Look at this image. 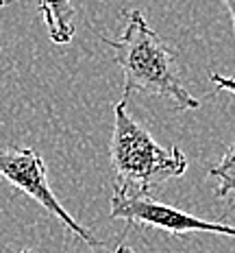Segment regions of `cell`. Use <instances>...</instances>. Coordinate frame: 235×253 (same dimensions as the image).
Returning a JSON list of instances; mask_svg holds the SVG:
<instances>
[{
  "label": "cell",
  "mask_w": 235,
  "mask_h": 253,
  "mask_svg": "<svg viewBox=\"0 0 235 253\" xmlns=\"http://www.w3.org/2000/svg\"><path fill=\"white\" fill-rule=\"evenodd\" d=\"M224 4H227L229 13H231V20H233V35H235V0H222Z\"/></svg>",
  "instance_id": "ba28073f"
},
{
  "label": "cell",
  "mask_w": 235,
  "mask_h": 253,
  "mask_svg": "<svg viewBox=\"0 0 235 253\" xmlns=\"http://www.w3.org/2000/svg\"><path fill=\"white\" fill-rule=\"evenodd\" d=\"M18 253H35L33 249H22V251H18Z\"/></svg>",
  "instance_id": "8fae6325"
},
{
  "label": "cell",
  "mask_w": 235,
  "mask_h": 253,
  "mask_svg": "<svg viewBox=\"0 0 235 253\" xmlns=\"http://www.w3.org/2000/svg\"><path fill=\"white\" fill-rule=\"evenodd\" d=\"M0 177L15 186L20 192L29 194L33 201H37L46 212L61 220L78 240H83L90 249H101L104 247L101 240L94 238V234L81 223H76L66 208L59 203L57 194L52 192L48 183V172H46L44 160L35 153L31 146H0Z\"/></svg>",
  "instance_id": "3957f363"
},
{
  "label": "cell",
  "mask_w": 235,
  "mask_h": 253,
  "mask_svg": "<svg viewBox=\"0 0 235 253\" xmlns=\"http://www.w3.org/2000/svg\"><path fill=\"white\" fill-rule=\"evenodd\" d=\"M111 253H135V251L131 249V247L124 245V240H120V242H118V247H116V251H111Z\"/></svg>",
  "instance_id": "9c48e42d"
},
{
  "label": "cell",
  "mask_w": 235,
  "mask_h": 253,
  "mask_svg": "<svg viewBox=\"0 0 235 253\" xmlns=\"http://www.w3.org/2000/svg\"><path fill=\"white\" fill-rule=\"evenodd\" d=\"M209 177H213L218 181L216 194L220 199L235 194V142L227 149L222 160L209 170Z\"/></svg>",
  "instance_id": "8992f818"
},
{
  "label": "cell",
  "mask_w": 235,
  "mask_h": 253,
  "mask_svg": "<svg viewBox=\"0 0 235 253\" xmlns=\"http://www.w3.org/2000/svg\"><path fill=\"white\" fill-rule=\"evenodd\" d=\"M113 50V61L122 68L124 96L142 92L168 98L179 109H198L201 101L185 89L176 66V55L146 22L139 9L127 13V26L118 40L102 38Z\"/></svg>",
  "instance_id": "7a4b0ae2"
},
{
  "label": "cell",
  "mask_w": 235,
  "mask_h": 253,
  "mask_svg": "<svg viewBox=\"0 0 235 253\" xmlns=\"http://www.w3.org/2000/svg\"><path fill=\"white\" fill-rule=\"evenodd\" d=\"M111 218H122L127 225H144V227H155L168 234H194V231H205V234H220L235 238L233 225L216 223V220H205L183 212L179 208H172L168 203L155 201L153 197H111Z\"/></svg>",
  "instance_id": "277c9868"
},
{
  "label": "cell",
  "mask_w": 235,
  "mask_h": 253,
  "mask_svg": "<svg viewBox=\"0 0 235 253\" xmlns=\"http://www.w3.org/2000/svg\"><path fill=\"white\" fill-rule=\"evenodd\" d=\"M41 20L48 26V35L55 44H67L74 38V2L72 0H35Z\"/></svg>",
  "instance_id": "5b68a950"
},
{
  "label": "cell",
  "mask_w": 235,
  "mask_h": 253,
  "mask_svg": "<svg viewBox=\"0 0 235 253\" xmlns=\"http://www.w3.org/2000/svg\"><path fill=\"white\" fill-rule=\"evenodd\" d=\"M209 79H211V83H216L220 89H227L229 94H233L235 96V79L231 77H222V75H218V72H211L209 75Z\"/></svg>",
  "instance_id": "52a82bcc"
},
{
  "label": "cell",
  "mask_w": 235,
  "mask_h": 253,
  "mask_svg": "<svg viewBox=\"0 0 235 253\" xmlns=\"http://www.w3.org/2000/svg\"><path fill=\"white\" fill-rule=\"evenodd\" d=\"M129 98L113 107V129L109 142V166L116 197H150L164 181L183 177L187 157L179 146H164L127 109Z\"/></svg>",
  "instance_id": "6da1fadb"
},
{
  "label": "cell",
  "mask_w": 235,
  "mask_h": 253,
  "mask_svg": "<svg viewBox=\"0 0 235 253\" xmlns=\"http://www.w3.org/2000/svg\"><path fill=\"white\" fill-rule=\"evenodd\" d=\"M9 2H13V0H0V7H7Z\"/></svg>",
  "instance_id": "30bf717a"
}]
</instances>
